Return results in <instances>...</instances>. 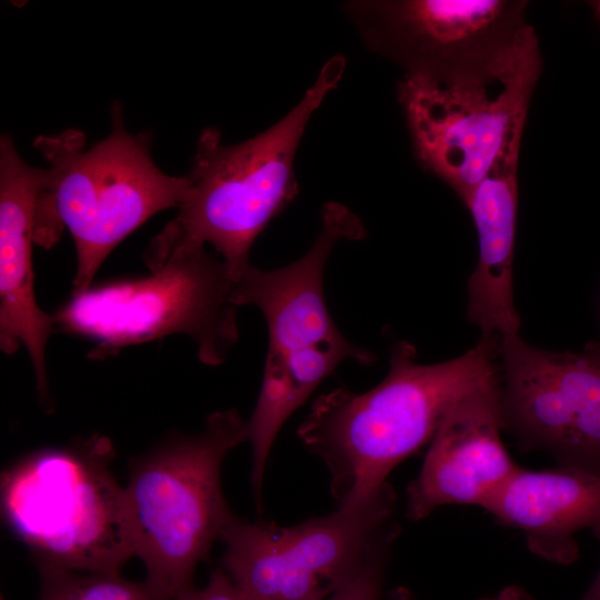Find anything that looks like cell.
Instances as JSON below:
<instances>
[{
  "label": "cell",
  "instance_id": "obj_15",
  "mask_svg": "<svg viewBox=\"0 0 600 600\" xmlns=\"http://www.w3.org/2000/svg\"><path fill=\"white\" fill-rule=\"evenodd\" d=\"M520 142L507 146L463 201L478 233L479 257L468 281V313L482 336L518 334L512 267Z\"/></svg>",
  "mask_w": 600,
  "mask_h": 600
},
{
  "label": "cell",
  "instance_id": "obj_2",
  "mask_svg": "<svg viewBox=\"0 0 600 600\" xmlns=\"http://www.w3.org/2000/svg\"><path fill=\"white\" fill-rule=\"evenodd\" d=\"M110 133L86 149L80 130L39 136L49 163L36 207L34 242L50 248L67 228L77 253L72 294L87 291L109 253L156 213L186 200L188 176L161 171L151 158L150 131H127L119 103Z\"/></svg>",
  "mask_w": 600,
  "mask_h": 600
},
{
  "label": "cell",
  "instance_id": "obj_5",
  "mask_svg": "<svg viewBox=\"0 0 600 600\" xmlns=\"http://www.w3.org/2000/svg\"><path fill=\"white\" fill-rule=\"evenodd\" d=\"M541 72L533 28L484 56L423 72L399 87L421 163L464 201L500 152L522 137Z\"/></svg>",
  "mask_w": 600,
  "mask_h": 600
},
{
  "label": "cell",
  "instance_id": "obj_20",
  "mask_svg": "<svg viewBox=\"0 0 600 600\" xmlns=\"http://www.w3.org/2000/svg\"><path fill=\"white\" fill-rule=\"evenodd\" d=\"M579 600H600V570L593 582Z\"/></svg>",
  "mask_w": 600,
  "mask_h": 600
},
{
  "label": "cell",
  "instance_id": "obj_8",
  "mask_svg": "<svg viewBox=\"0 0 600 600\" xmlns=\"http://www.w3.org/2000/svg\"><path fill=\"white\" fill-rule=\"evenodd\" d=\"M343 69L342 57L331 58L286 117L241 143L223 144L218 129H203L187 174L188 196L163 230L211 244L236 281L250 266L249 252L257 237L298 193L297 148L309 119Z\"/></svg>",
  "mask_w": 600,
  "mask_h": 600
},
{
  "label": "cell",
  "instance_id": "obj_14",
  "mask_svg": "<svg viewBox=\"0 0 600 600\" xmlns=\"http://www.w3.org/2000/svg\"><path fill=\"white\" fill-rule=\"evenodd\" d=\"M484 510L497 522L521 530L533 554L570 564L579 556L577 532L589 529L600 540V473L520 467Z\"/></svg>",
  "mask_w": 600,
  "mask_h": 600
},
{
  "label": "cell",
  "instance_id": "obj_7",
  "mask_svg": "<svg viewBox=\"0 0 600 600\" xmlns=\"http://www.w3.org/2000/svg\"><path fill=\"white\" fill-rule=\"evenodd\" d=\"M114 452L96 433L31 452L2 472L4 522L39 569L120 573L133 557Z\"/></svg>",
  "mask_w": 600,
  "mask_h": 600
},
{
  "label": "cell",
  "instance_id": "obj_1",
  "mask_svg": "<svg viewBox=\"0 0 600 600\" xmlns=\"http://www.w3.org/2000/svg\"><path fill=\"white\" fill-rule=\"evenodd\" d=\"M500 339L482 336L460 357L433 364L417 363L416 348L398 341L377 387L361 394L337 388L314 400L297 432L327 464L338 506L389 483L400 462L431 442L459 394L499 370Z\"/></svg>",
  "mask_w": 600,
  "mask_h": 600
},
{
  "label": "cell",
  "instance_id": "obj_4",
  "mask_svg": "<svg viewBox=\"0 0 600 600\" xmlns=\"http://www.w3.org/2000/svg\"><path fill=\"white\" fill-rule=\"evenodd\" d=\"M150 274L90 287L53 316L56 332L94 343L88 357L106 359L121 349L171 334L190 337L199 360L223 363L238 341L232 301L234 279L206 244L163 229L144 253Z\"/></svg>",
  "mask_w": 600,
  "mask_h": 600
},
{
  "label": "cell",
  "instance_id": "obj_19",
  "mask_svg": "<svg viewBox=\"0 0 600 600\" xmlns=\"http://www.w3.org/2000/svg\"><path fill=\"white\" fill-rule=\"evenodd\" d=\"M391 600H413L410 591L403 587L396 588L390 593ZM481 600H533L532 597L518 586L503 588L498 594Z\"/></svg>",
  "mask_w": 600,
  "mask_h": 600
},
{
  "label": "cell",
  "instance_id": "obj_21",
  "mask_svg": "<svg viewBox=\"0 0 600 600\" xmlns=\"http://www.w3.org/2000/svg\"><path fill=\"white\" fill-rule=\"evenodd\" d=\"M0 600H3V598L1 597V599H0Z\"/></svg>",
  "mask_w": 600,
  "mask_h": 600
},
{
  "label": "cell",
  "instance_id": "obj_16",
  "mask_svg": "<svg viewBox=\"0 0 600 600\" xmlns=\"http://www.w3.org/2000/svg\"><path fill=\"white\" fill-rule=\"evenodd\" d=\"M39 600H163L143 580L120 573L40 569Z\"/></svg>",
  "mask_w": 600,
  "mask_h": 600
},
{
  "label": "cell",
  "instance_id": "obj_11",
  "mask_svg": "<svg viewBox=\"0 0 600 600\" xmlns=\"http://www.w3.org/2000/svg\"><path fill=\"white\" fill-rule=\"evenodd\" d=\"M500 368L453 401L407 488V517L420 521L444 506L482 509L520 468L501 439Z\"/></svg>",
  "mask_w": 600,
  "mask_h": 600
},
{
  "label": "cell",
  "instance_id": "obj_6",
  "mask_svg": "<svg viewBox=\"0 0 600 600\" xmlns=\"http://www.w3.org/2000/svg\"><path fill=\"white\" fill-rule=\"evenodd\" d=\"M244 441L239 412L217 411L200 433L177 434L132 462L123 488L129 539L146 567L144 581L161 599L193 586L197 566L233 519L220 473L227 454Z\"/></svg>",
  "mask_w": 600,
  "mask_h": 600
},
{
  "label": "cell",
  "instance_id": "obj_3",
  "mask_svg": "<svg viewBox=\"0 0 600 600\" xmlns=\"http://www.w3.org/2000/svg\"><path fill=\"white\" fill-rule=\"evenodd\" d=\"M363 234L360 220L349 209L328 203L321 231L302 258L274 270L250 264L234 281L233 303L259 308L269 332L262 384L247 421L256 490L262 489L267 459L280 429L314 389L346 360L363 366L376 361L371 351L342 336L323 293V272L336 242Z\"/></svg>",
  "mask_w": 600,
  "mask_h": 600
},
{
  "label": "cell",
  "instance_id": "obj_12",
  "mask_svg": "<svg viewBox=\"0 0 600 600\" xmlns=\"http://www.w3.org/2000/svg\"><path fill=\"white\" fill-rule=\"evenodd\" d=\"M526 2L402 0L360 3L370 43L408 68L436 71L502 47L528 23Z\"/></svg>",
  "mask_w": 600,
  "mask_h": 600
},
{
  "label": "cell",
  "instance_id": "obj_18",
  "mask_svg": "<svg viewBox=\"0 0 600 600\" xmlns=\"http://www.w3.org/2000/svg\"><path fill=\"white\" fill-rule=\"evenodd\" d=\"M172 600H243L227 572L214 570L203 588L194 586L179 593Z\"/></svg>",
  "mask_w": 600,
  "mask_h": 600
},
{
  "label": "cell",
  "instance_id": "obj_13",
  "mask_svg": "<svg viewBox=\"0 0 600 600\" xmlns=\"http://www.w3.org/2000/svg\"><path fill=\"white\" fill-rule=\"evenodd\" d=\"M47 169L28 164L12 138L0 139V348L22 346L36 374L42 403L49 404L46 346L56 332L53 316L36 301L32 269L36 207Z\"/></svg>",
  "mask_w": 600,
  "mask_h": 600
},
{
  "label": "cell",
  "instance_id": "obj_9",
  "mask_svg": "<svg viewBox=\"0 0 600 600\" xmlns=\"http://www.w3.org/2000/svg\"><path fill=\"white\" fill-rule=\"evenodd\" d=\"M390 483L330 514L281 527L233 517L221 534L223 570L243 600H326L382 546L394 542Z\"/></svg>",
  "mask_w": 600,
  "mask_h": 600
},
{
  "label": "cell",
  "instance_id": "obj_10",
  "mask_svg": "<svg viewBox=\"0 0 600 600\" xmlns=\"http://www.w3.org/2000/svg\"><path fill=\"white\" fill-rule=\"evenodd\" d=\"M499 361L503 430L521 450L600 473V341L557 352L504 336Z\"/></svg>",
  "mask_w": 600,
  "mask_h": 600
},
{
  "label": "cell",
  "instance_id": "obj_17",
  "mask_svg": "<svg viewBox=\"0 0 600 600\" xmlns=\"http://www.w3.org/2000/svg\"><path fill=\"white\" fill-rule=\"evenodd\" d=\"M394 542L379 548L360 572L326 600H380L389 554Z\"/></svg>",
  "mask_w": 600,
  "mask_h": 600
}]
</instances>
